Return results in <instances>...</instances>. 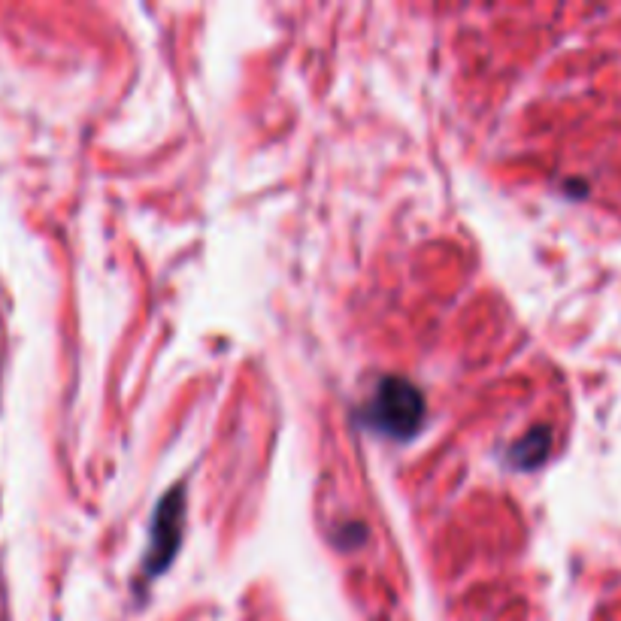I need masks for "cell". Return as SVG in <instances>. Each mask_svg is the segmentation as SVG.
<instances>
[{
	"label": "cell",
	"mask_w": 621,
	"mask_h": 621,
	"mask_svg": "<svg viewBox=\"0 0 621 621\" xmlns=\"http://www.w3.org/2000/svg\"><path fill=\"white\" fill-rule=\"evenodd\" d=\"M422 412H425V403L416 388L406 385L403 379H388V382H382V388L370 406V419L376 422L379 431L394 434V437H406L419 428Z\"/></svg>",
	"instance_id": "1"
}]
</instances>
